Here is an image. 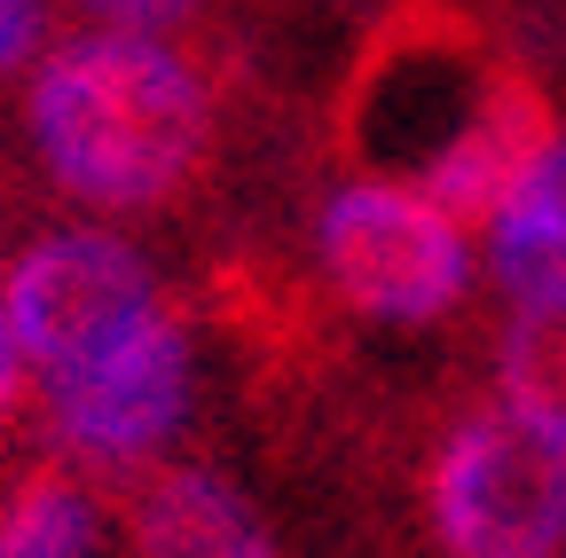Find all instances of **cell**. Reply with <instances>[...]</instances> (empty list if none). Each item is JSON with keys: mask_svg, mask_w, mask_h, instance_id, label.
Wrapping results in <instances>:
<instances>
[{"mask_svg": "<svg viewBox=\"0 0 566 558\" xmlns=\"http://www.w3.org/2000/svg\"><path fill=\"white\" fill-rule=\"evenodd\" d=\"M558 103L472 0H386L323 103V158L401 181L472 236L558 150Z\"/></svg>", "mask_w": 566, "mask_h": 558, "instance_id": "6da1fadb", "label": "cell"}, {"mask_svg": "<svg viewBox=\"0 0 566 558\" xmlns=\"http://www.w3.org/2000/svg\"><path fill=\"white\" fill-rule=\"evenodd\" d=\"M237 87L229 40L166 32H63L24 87V134L55 197L87 213H166L221 166V95Z\"/></svg>", "mask_w": 566, "mask_h": 558, "instance_id": "7a4b0ae2", "label": "cell"}, {"mask_svg": "<svg viewBox=\"0 0 566 558\" xmlns=\"http://www.w3.org/2000/svg\"><path fill=\"white\" fill-rule=\"evenodd\" d=\"M409 504L433 558H558L566 456L504 401H441L409 441Z\"/></svg>", "mask_w": 566, "mask_h": 558, "instance_id": "3957f363", "label": "cell"}, {"mask_svg": "<svg viewBox=\"0 0 566 558\" xmlns=\"http://www.w3.org/2000/svg\"><path fill=\"white\" fill-rule=\"evenodd\" d=\"M189 401H197V323H189V299L166 292L87 362L40 378L32 433L55 456H71L95 487H118L126 472L166 456V441L189 425Z\"/></svg>", "mask_w": 566, "mask_h": 558, "instance_id": "277c9868", "label": "cell"}, {"mask_svg": "<svg viewBox=\"0 0 566 558\" xmlns=\"http://www.w3.org/2000/svg\"><path fill=\"white\" fill-rule=\"evenodd\" d=\"M307 267L338 315L386 323V330H433L464 307L472 292V252L464 229L441 213L433 197L401 181H338L315 204L307 229Z\"/></svg>", "mask_w": 566, "mask_h": 558, "instance_id": "5b68a950", "label": "cell"}, {"mask_svg": "<svg viewBox=\"0 0 566 558\" xmlns=\"http://www.w3.org/2000/svg\"><path fill=\"white\" fill-rule=\"evenodd\" d=\"M158 299H166V284H158L150 252L111 229H40L9 252V275H0V307H9L40 378L87 362L95 346L134 330Z\"/></svg>", "mask_w": 566, "mask_h": 558, "instance_id": "8992f818", "label": "cell"}, {"mask_svg": "<svg viewBox=\"0 0 566 558\" xmlns=\"http://www.w3.org/2000/svg\"><path fill=\"white\" fill-rule=\"evenodd\" d=\"M111 496H118V527L134 558H283L275 527L221 464L158 456L126 472Z\"/></svg>", "mask_w": 566, "mask_h": 558, "instance_id": "52a82bcc", "label": "cell"}, {"mask_svg": "<svg viewBox=\"0 0 566 558\" xmlns=\"http://www.w3.org/2000/svg\"><path fill=\"white\" fill-rule=\"evenodd\" d=\"M95 535H103V487L48 441L0 480V558H95Z\"/></svg>", "mask_w": 566, "mask_h": 558, "instance_id": "ba28073f", "label": "cell"}, {"mask_svg": "<svg viewBox=\"0 0 566 558\" xmlns=\"http://www.w3.org/2000/svg\"><path fill=\"white\" fill-rule=\"evenodd\" d=\"M488 275L512 307L566 299V134L527 173V189L488 221Z\"/></svg>", "mask_w": 566, "mask_h": 558, "instance_id": "9c48e42d", "label": "cell"}, {"mask_svg": "<svg viewBox=\"0 0 566 558\" xmlns=\"http://www.w3.org/2000/svg\"><path fill=\"white\" fill-rule=\"evenodd\" d=\"M488 378H495V401L566 456V299L512 307V323L488 346Z\"/></svg>", "mask_w": 566, "mask_h": 558, "instance_id": "30bf717a", "label": "cell"}, {"mask_svg": "<svg viewBox=\"0 0 566 558\" xmlns=\"http://www.w3.org/2000/svg\"><path fill=\"white\" fill-rule=\"evenodd\" d=\"M40 417V386H32V355H24V338L9 323V307H0V441L24 433Z\"/></svg>", "mask_w": 566, "mask_h": 558, "instance_id": "8fae6325", "label": "cell"}, {"mask_svg": "<svg viewBox=\"0 0 566 558\" xmlns=\"http://www.w3.org/2000/svg\"><path fill=\"white\" fill-rule=\"evenodd\" d=\"M87 17H103V24H118V32H181L205 0H80Z\"/></svg>", "mask_w": 566, "mask_h": 558, "instance_id": "7c38bea8", "label": "cell"}, {"mask_svg": "<svg viewBox=\"0 0 566 558\" xmlns=\"http://www.w3.org/2000/svg\"><path fill=\"white\" fill-rule=\"evenodd\" d=\"M48 48V0H0V72H24Z\"/></svg>", "mask_w": 566, "mask_h": 558, "instance_id": "4fadbf2b", "label": "cell"}]
</instances>
